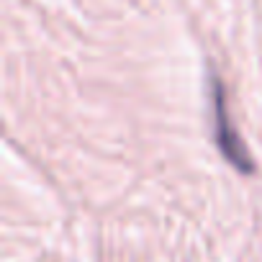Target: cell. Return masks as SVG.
<instances>
[{"label":"cell","instance_id":"1","mask_svg":"<svg viewBox=\"0 0 262 262\" xmlns=\"http://www.w3.org/2000/svg\"><path fill=\"white\" fill-rule=\"evenodd\" d=\"M216 118H219V139H221V147L226 152V157L239 165L242 170H249V157L244 155V149L236 144V137L231 134V128H229V118L224 113V100H221V93L216 88Z\"/></svg>","mask_w":262,"mask_h":262}]
</instances>
